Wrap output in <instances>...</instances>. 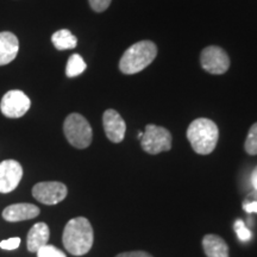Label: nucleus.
Wrapping results in <instances>:
<instances>
[{
    "instance_id": "nucleus-23",
    "label": "nucleus",
    "mask_w": 257,
    "mask_h": 257,
    "mask_svg": "<svg viewBox=\"0 0 257 257\" xmlns=\"http://www.w3.org/2000/svg\"><path fill=\"white\" fill-rule=\"evenodd\" d=\"M115 257H154V256L146 251H127V252L119 253V255H117Z\"/></svg>"
},
{
    "instance_id": "nucleus-10",
    "label": "nucleus",
    "mask_w": 257,
    "mask_h": 257,
    "mask_svg": "<svg viewBox=\"0 0 257 257\" xmlns=\"http://www.w3.org/2000/svg\"><path fill=\"white\" fill-rule=\"evenodd\" d=\"M105 135L112 143H120L126 133V124L115 110H106L102 114Z\"/></svg>"
},
{
    "instance_id": "nucleus-9",
    "label": "nucleus",
    "mask_w": 257,
    "mask_h": 257,
    "mask_svg": "<svg viewBox=\"0 0 257 257\" xmlns=\"http://www.w3.org/2000/svg\"><path fill=\"white\" fill-rule=\"evenodd\" d=\"M23 178V168L15 160H5L0 163V193L15 191Z\"/></svg>"
},
{
    "instance_id": "nucleus-7",
    "label": "nucleus",
    "mask_w": 257,
    "mask_h": 257,
    "mask_svg": "<svg viewBox=\"0 0 257 257\" xmlns=\"http://www.w3.org/2000/svg\"><path fill=\"white\" fill-rule=\"evenodd\" d=\"M31 101L24 92L18 89L9 91L0 102L2 113L8 118H21L30 110Z\"/></svg>"
},
{
    "instance_id": "nucleus-2",
    "label": "nucleus",
    "mask_w": 257,
    "mask_h": 257,
    "mask_svg": "<svg viewBox=\"0 0 257 257\" xmlns=\"http://www.w3.org/2000/svg\"><path fill=\"white\" fill-rule=\"evenodd\" d=\"M187 138L195 153L199 155H208L216 149L219 138V128L211 119L198 118L189 124Z\"/></svg>"
},
{
    "instance_id": "nucleus-4",
    "label": "nucleus",
    "mask_w": 257,
    "mask_h": 257,
    "mask_svg": "<svg viewBox=\"0 0 257 257\" xmlns=\"http://www.w3.org/2000/svg\"><path fill=\"white\" fill-rule=\"evenodd\" d=\"M63 133L67 141L76 149H86L91 146L93 131L88 120L79 113H70L63 123Z\"/></svg>"
},
{
    "instance_id": "nucleus-13",
    "label": "nucleus",
    "mask_w": 257,
    "mask_h": 257,
    "mask_svg": "<svg viewBox=\"0 0 257 257\" xmlns=\"http://www.w3.org/2000/svg\"><path fill=\"white\" fill-rule=\"evenodd\" d=\"M50 237L49 226L46 223H37L31 227L28 233L27 245L30 252H37L42 246L47 245Z\"/></svg>"
},
{
    "instance_id": "nucleus-21",
    "label": "nucleus",
    "mask_w": 257,
    "mask_h": 257,
    "mask_svg": "<svg viewBox=\"0 0 257 257\" xmlns=\"http://www.w3.org/2000/svg\"><path fill=\"white\" fill-rule=\"evenodd\" d=\"M21 245V238L19 237H12V238L2 240L0 242V248L5 250H15Z\"/></svg>"
},
{
    "instance_id": "nucleus-3",
    "label": "nucleus",
    "mask_w": 257,
    "mask_h": 257,
    "mask_svg": "<svg viewBox=\"0 0 257 257\" xmlns=\"http://www.w3.org/2000/svg\"><path fill=\"white\" fill-rule=\"evenodd\" d=\"M157 47L152 41H141L125 51L119 61V69L123 74L131 75L142 72L155 60Z\"/></svg>"
},
{
    "instance_id": "nucleus-20",
    "label": "nucleus",
    "mask_w": 257,
    "mask_h": 257,
    "mask_svg": "<svg viewBox=\"0 0 257 257\" xmlns=\"http://www.w3.org/2000/svg\"><path fill=\"white\" fill-rule=\"evenodd\" d=\"M88 2L93 11L104 12L111 5L112 0H88Z\"/></svg>"
},
{
    "instance_id": "nucleus-1",
    "label": "nucleus",
    "mask_w": 257,
    "mask_h": 257,
    "mask_svg": "<svg viewBox=\"0 0 257 257\" xmlns=\"http://www.w3.org/2000/svg\"><path fill=\"white\" fill-rule=\"evenodd\" d=\"M94 232L87 218L76 217L64 226L62 242L67 251L74 256L86 255L92 249Z\"/></svg>"
},
{
    "instance_id": "nucleus-12",
    "label": "nucleus",
    "mask_w": 257,
    "mask_h": 257,
    "mask_svg": "<svg viewBox=\"0 0 257 257\" xmlns=\"http://www.w3.org/2000/svg\"><path fill=\"white\" fill-rule=\"evenodd\" d=\"M19 42L15 34L10 31L0 32V66L12 62L17 56Z\"/></svg>"
},
{
    "instance_id": "nucleus-17",
    "label": "nucleus",
    "mask_w": 257,
    "mask_h": 257,
    "mask_svg": "<svg viewBox=\"0 0 257 257\" xmlns=\"http://www.w3.org/2000/svg\"><path fill=\"white\" fill-rule=\"evenodd\" d=\"M244 149L249 155H257V123L250 127L245 143H244Z\"/></svg>"
},
{
    "instance_id": "nucleus-25",
    "label": "nucleus",
    "mask_w": 257,
    "mask_h": 257,
    "mask_svg": "<svg viewBox=\"0 0 257 257\" xmlns=\"http://www.w3.org/2000/svg\"><path fill=\"white\" fill-rule=\"evenodd\" d=\"M142 136H143V133H142V131H140V133H138V138H140V140H141V138H142Z\"/></svg>"
},
{
    "instance_id": "nucleus-15",
    "label": "nucleus",
    "mask_w": 257,
    "mask_h": 257,
    "mask_svg": "<svg viewBox=\"0 0 257 257\" xmlns=\"http://www.w3.org/2000/svg\"><path fill=\"white\" fill-rule=\"evenodd\" d=\"M51 42H53L54 47L57 50H67V49H74L78 44V38L67 29H62V30L56 31L55 34L51 36Z\"/></svg>"
},
{
    "instance_id": "nucleus-5",
    "label": "nucleus",
    "mask_w": 257,
    "mask_h": 257,
    "mask_svg": "<svg viewBox=\"0 0 257 257\" xmlns=\"http://www.w3.org/2000/svg\"><path fill=\"white\" fill-rule=\"evenodd\" d=\"M172 134L166 127L155 124H148L141 138V146L144 152L150 155L168 152L172 149Z\"/></svg>"
},
{
    "instance_id": "nucleus-16",
    "label": "nucleus",
    "mask_w": 257,
    "mask_h": 257,
    "mask_svg": "<svg viewBox=\"0 0 257 257\" xmlns=\"http://www.w3.org/2000/svg\"><path fill=\"white\" fill-rule=\"evenodd\" d=\"M86 68H87V64H86L82 57L79 54H73L69 57L68 62H67L66 74L68 78H75V76L85 72Z\"/></svg>"
},
{
    "instance_id": "nucleus-24",
    "label": "nucleus",
    "mask_w": 257,
    "mask_h": 257,
    "mask_svg": "<svg viewBox=\"0 0 257 257\" xmlns=\"http://www.w3.org/2000/svg\"><path fill=\"white\" fill-rule=\"evenodd\" d=\"M250 180H251L252 187L255 188V191H257V166L255 167V169L252 170L251 178H250Z\"/></svg>"
},
{
    "instance_id": "nucleus-6",
    "label": "nucleus",
    "mask_w": 257,
    "mask_h": 257,
    "mask_svg": "<svg viewBox=\"0 0 257 257\" xmlns=\"http://www.w3.org/2000/svg\"><path fill=\"white\" fill-rule=\"evenodd\" d=\"M200 63L207 73L214 74V75L224 74L230 68L229 55L224 49L217 46L206 47L201 51Z\"/></svg>"
},
{
    "instance_id": "nucleus-8",
    "label": "nucleus",
    "mask_w": 257,
    "mask_h": 257,
    "mask_svg": "<svg viewBox=\"0 0 257 257\" xmlns=\"http://www.w3.org/2000/svg\"><path fill=\"white\" fill-rule=\"evenodd\" d=\"M68 194L67 186L59 181L38 182L32 188L34 198L44 205H56L64 200Z\"/></svg>"
},
{
    "instance_id": "nucleus-19",
    "label": "nucleus",
    "mask_w": 257,
    "mask_h": 257,
    "mask_svg": "<svg viewBox=\"0 0 257 257\" xmlns=\"http://www.w3.org/2000/svg\"><path fill=\"white\" fill-rule=\"evenodd\" d=\"M233 229L236 231L239 240H242V242H248V240L251 238V232H250V230L245 226L243 220H236V223L233 225Z\"/></svg>"
},
{
    "instance_id": "nucleus-11",
    "label": "nucleus",
    "mask_w": 257,
    "mask_h": 257,
    "mask_svg": "<svg viewBox=\"0 0 257 257\" xmlns=\"http://www.w3.org/2000/svg\"><path fill=\"white\" fill-rule=\"evenodd\" d=\"M40 213L41 210L36 205L22 202V204H14L6 207L3 211V218L6 221L15 223V221H23L36 218Z\"/></svg>"
},
{
    "instance_id": "nucleus-18",
    "label": "nucleus",
    "mask_w": 257,
    "mask_h": 257,
    "mask_svg": "<svg viewBox=\"0 0 257 257\" xmlns=\"http://www.w3.org/2000/svg\"><path fill=\"white\" fill-rule=\"evenodd\" d=\"M37 257H67L62 250L57 249L54 245H47L42 246V248L37 251Z\"/></svg>"
},
{
    "instance_id": "nucleus-14",
    "label": "nucleus",
    "mask_w": 257,
    "mask_h": 257,
    "mask_svg": "<svg viewBox=\"0 0 257 257\" xmlns=\"http://www.w3.org/2000/svg\"><path fill=\"white\" fill-rule=\"evenodd\" d=\"M202 249L207 257H230L229 246L220 236L206 234L202 238Z\"/></svg>"
},
{
    "instance_id": "nucleus-22",
    "label": "nucleus",
    "mask_w": 257,
    "mask_h": 257,
    "mask_svg": "<svg viewBox=\"0 0 257 257\" xmlns=\"http://www.w3.org/2000/svg\"><path fill=\"white\" fill-rule=\"evenodd\" d=\"M246 199H252V200H246L243 204V208L248 213H257V198L255 194H250Z\"/></svg>"
}]
</instances>
